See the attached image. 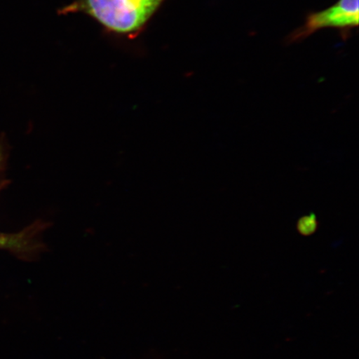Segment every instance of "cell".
I'll list each match as a JSON object with an SVG mask.
<instances>
[{"instance_id":"277c9868","label":"cell","mask_w":359,"mask_h":359,"mask_svg":"<svg viewBox=\"0 0 359 359\" xmlns=\"http://www.w3.org/2000/svg\"><path fill=\"white\" fill-rule=\"evenodd\" d=\"M297 231L300 235L304 236H309L316 233L318 227V222L316 215L311 213L307 215H304L302 218L299 219L297 222Z\"/></svg>"},{"instance_id":"5b68a950","label":"cell","mask_w":359,"mask_h":359,"mask_svg":"<svg viewBox=\"0 0 359 359\" xmlns=\"http://www.w3.org/2000/svg\"><path fill=\"white\" fill-rule=\"evenodd\" d=\"M4 160L3 147L0 144V170L3 167V163Z\"/></svg>"},{"instance_id":"6da1fadb","label":"cell","mask_w":359,"mask_h":359,"mask_svg":"<svg viewBox=\"0 0 359 359\" xmlns=\"http://www.w3.org/2000/svg\"><path fill=\"white\" fill-rule=\"evenodd\" d=\"M165 0H74L60 15L81 13L97 21L107 32L137 37Z\"/></svg>"},{"instance_id":"7a4b0ae2","label":"cell","mask_w":359,"mask_h":359,"mask_svg":"<svg viewBox=\"0 0 359 359\" xmlns=\"http://www.w3.org/2000/svg\"><path fill=\"white\" fill-rule=\"evenodd\" d=\"M359 22V0H339L324 11L311 13L304 24L289 35L287 41H303L318 31L334 29L339 31L344 39H347Z\"/></svg>"},{"instance_id":"3957f363","label":"cell","mask_w":359,"mask_h":359,"mask_svg":"<svg viewBox=\"0 0 359 359\" xmlns=\"http://www.w3.org/2000/svg\"><path fill=\"white\" fill-rule=\"evenodd\" d=\"M51 226V222L38 219L20 232L12 234L0 232V249L11 250L27 257L41 253L46 249L43 241V232Z\"/></svg>"}]
</instances>
